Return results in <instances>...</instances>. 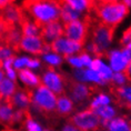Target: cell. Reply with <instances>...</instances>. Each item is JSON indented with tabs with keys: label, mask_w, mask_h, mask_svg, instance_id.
<instances>
[{
	"label": "cell",
	"mask_w": 131,
	"mask_h": 131,
	"mask_svg": "<svg viewBox=\"0 0 131 131\" xmlns=\"http://www.w3.org/2000/svg\"><path fill=\"white\" fill-rule=\"evenodd\" d=\"M21 8L26 15L35 22L40 30L48 22L60 20V12L57 1L51 0H25L21 2Z\"/></svg>",
	"instance_id": "6da1fadb"
},
{
	"label": "cell",
	"mask_w": 131,
	"mask_h": 131,
	"mask_svg": "<svg viewBox=\"0 0 131 131\" xmlns=\"http://www.w3.org/2000/svg\"><path fill=\"white\" fill-rule=\"evenodd\" d=\"M130 12V8H128L123 1L117 0H101L94 1L92 9V16L98 21L116 29Z\"/></svg>",
	"instance_id": "7a4b0ae2"
},
{
	"label": "cell",
	"mask_w": 131,
	"mask_h": 131,
	"mask_svg": "<svg viewBox=\"0 0 131 131\" xmlns=\"http://www.w3.org/2000/svg\"><path fill=\"white\" fill-rule=\"evenodd\" d=\"M31 107L37 113H40L43 118L50 120L57 117V96L41 84L36 88V91L34 89V101Z\"/></svg>",
	"instance_id": "3957f363"
},
{
	"label": "cell",
	"mask_w": 131,
	"mask_h": 131,
	"mask_svg": "<svg viewBox=\"0 0 131 131\" xmlns=\"http://www.w3.org/2000/svg\"><path fill=\"white\" fill-rule=\"evenodd\" d=\"M94 20L92 14L83 15L82 19L63 24V36L66 39L71 40L83 47L90 36L91 25Z\"/></svg>",
	"instance_id": "277c9868"
},
{
	"label": "cell",
	"mask_w": 131,
	"mask_h": 131,
	"mask_svg": "<svg viewBox=\"0 0 131 131\" xmlns=\"http://www.w3.org/2000/svg\"><path fill=\"white\" fill-rule=\"evenodd\" d=\"M63 83L64 89H67L70 93V99L77 106H84L93 94L99 91L97 84H86L80 81H77L73 77L63 73Z\"/></svg>",
	"instance_id": "5b68a950"
},
{
	"label": "cell",
	"mask_w": 131,
	"mask_h": 131,
	"mask_svg": "<svg viewBox=\"0 0 131 131\" xmlns=\"http://www.w3.org/2000/svg\"><path fill=\"white\" fill-rule=\"evenodd\" d=\"M67 121V124L72 126L78 131H99L101 129L100 117L90 108L70 116Z\"/></svg>",
	"instance_id": "8992f818"
},
{
	"label": "cell",
	"mask_w": 131,
	"mask_h": 131,
	"mask_svg": "<svg viewBox=\"0 0 131 131\" xmlns=\"http://www.w3.org/2000/svg\"><path fill=\"white\" fill-rule=\"evenodd\" d=\"M116 29L109 27V26L98 21L96 18L91 25V42L94 43L101 51L108 53V48L113 41V36Z\"/></svg>",
	"instance_id": "52a82bcc"
},
{
	"label": "cell",
	"mask_w": 131,
	"mask_h": 131,
	"mask_svg": "<svg viewBox=\"0 0 131 131\" xmlns=\"http://www.w3.org/2000/svg\"><path fill=\"white\" fill-rule=\"evenodd\" d=\"M40 73H41L40 79H41L42 84L45 87H47L57 97L67 93L64 89L63 76L61 74V72H58L52 66L45 63L41 67Z\"/></svg>",
	"instance_id": "ba28073f"
},
{
	"label": "cell",
	"mask_w": 131,
	"mask_h": 131,
	"mask_svg": "<svg viewBox=\"0 0 131 131\" xmlns=\"http://www.w3.org/2000/svg\"><path fill=\"white\" fill-rule=\"evenodd\" d=\"M51 51L54 52V54H62L64 57H69L73 53H78L82 47L76 42L68 40L66 38H59L57 40L52 41L50 43Z\"/></svg>",
	"instance_id": "9c48e42d"
},
{
	"label": "cell",
	"mask_w": 131,
	"mask_h": 131,
	"mask_svg": "<svg viewBox=\"0 0 131 131\" xmlns=\"http://www.w3.org/2000/svg\"><path fill=\"white\" fill-rule=\"evenodd\" d=\"M39 37L42 39L45 43H51L52 41L63 37V27L60 24V20L51 21L43 25L40 29Z\"/></svg>",
	"instance_id": "30bf717a"
},
{
	"label": "cell",
	"mask_w": 131,
	"mask_h": 131,
	"mask_svg": "<svg viewBox=\"0 0 131 131\" xmlns=\"http://www.w3.org/2000/svg\"><path fill=\"white\" fill-rule=\"evenodd\" d=\"M113 102L120 108L131 111V86L109 88Z\"/></svg>",
	"instance_id": "8fae6325"
},
{
	"label": "cell",
	"mask_w": 131,
	"mask_h": 131,
	"mask_svg": "<svg viewBox=\"0 0 131 131\" xmlns=\"http://www.w3.org/2000/svg\"><path fill=\"white\" fill-rule=\"evenodd\" d=\"M14 106L20 110H30V106L34 101V89L18 87L12 96Z\"/></svg>",
	"instance_id": "7c38bea8"
},
{
	"label": "cell",
	"mask_w": 131,
	"mask_h": 131,
	"mask_svg": "<svg viewBox=\"0 0 131 131\" xmlns=\"http://www.w3.org/2000/svg\"><path fill=\"white\" fill-rule=\"evenodd\" d=\"M26 16V12L21 6L17 5L15 1H11V4L7 6L4 10L0 11V17H2L8 24L12 26H17L20 24V21Z\"/></svg>",
	"instance_id": "4fadbf2b"
},
{
	"label": "cell",
	"mask_w": 131,
	"mask_h": 131,
	"mask_svg": "<svg viewBox=\"0 0 131 131\" xmlns=\"http://www.w3.org/2000/svg\"><path fill=\"white\" fill-rule=\"evenodd\" d=\"M76 110V104L67 93L57 97V117L69 118Z\"/></svg>",
	"instance_id": "5bb4252c"
},
{
	"label": "cell",
	"mask_w": 131,
	"mask_h": 131,
	"mask_svg": "<svg viewBox=\"0 0 131 131\" xmlns=\"http://www.w3.org/2000/svg\"><path fill=\"white\" fill-rule=\"evenodd\" d=\"M45 42L40 37H24L20 41V49L32 54H42V47Z\"/></svg>",
	"instance_id": "9a60e30c"
},
{
	"label": "cell",
	"mask_w": 131,
	"mask_h": 131,
	"mask_svg": "<svg viewBox=\"0 0 131 131\" xmlns=\"http://www.w3.org/2000/svg\"><path fill=\"white\" fill-rule=\"evenodd\" d=\"M21 38H22V34H21L20 28L14 27L12 29L9 30V32L7 35H6L1 46H7V47H9L15 52V53H18V52L21 51V49H20Z\"/></svg>",
	"instance_id": "2e32d148"
},
{
	"label": "cell",
	"mask_w": 131,
	"mask_h": 131,
	"mask_svg": "<svg viewBox=\"0 0 131 131\" xmlns=\"http://www.w3.org/2000/svg\"><path fill=\"white\" fill-rule=\"evenodd\" d=\"M14 101L12 97L4 98L0 103V123L5 124L6 127H9L11 123L12 114H14Z\"/></svg>",
	"instance_id": "e0dca14e"
},
{
	"label": "cell",
	"mask_w": 131,
	"mask_h": 131,
	"mask_svg": "<svg viewBox=\"0 0 131 131\" xmlns=\"http://www.w3.org/2000/svg\"><path fill=\"white\" fill-rule=\"evenodd\" d=\"M57 2H58V7H59V12H60V19L63 21V24L80 19L81 14L76 11L73 8H71L67 0H61V1L59 0Z\"/></svg>",
	"instance_id": "ac0fdd59"
},
{
	"label": "cell",
	"mask_w": 131,
	"mask_h": 131,
	"mask_svg": "<svg viewBox=\"0 0 131 131\" xmlns=\"http://www.w3.org/2000/svg\"><path fill=\"white\" fill-rule=\"evenodd\" d=\"M17 71H18L19 79L24 82V84L27 88L36 89V88H38L39 86H41L42 84L40 77L37 76V74H35L31 70H29V69H19Z\"/></svg>",
	"instance_id": "d6986e66"
},
{
	"label": "cell",
	"mask_w": 131,
	"mask_h": 131,
	"mask_svg": "<svg viewBox=\"0 0 131 131\" xmlns=\"http://www.w3.org/2000/svg\"><path fill=\"white\" fill-rule=\"evenodd\" d=\"M108 59L110 61L111 68L110 69H113L116 72H120L122 71L126 66L128 64V59L124 57L122 51L121 50H112L109 51V54H108Z\"/></svg>",
	"instance_id": "ffe728a7"
},
{
	"label": "cell",
	"mask_w": 131,
	"mask_h": 131,
	"mask_svg": "<svg viewBox=\"0 0 131 131\" xmlns=\"http://www.w3.org/2000/svg\"><path fill=\"white\" fill-rule=\"evenodd\" d=\"M19 27H20L21 34L24 37H39V35H40V30L27 15L20 21Z\"/></svg>",
	"instance_id": "44dd1931"
},
{
	"label": "cell",
	"mask_w": 131,
	"mask_h": 131,
	"mask_svg": "<svg viewBox=\"0 0 131 131\" xmlns=\"http://www.w3.org/2000/svg\"><path fill=\"white\" fill-rule=\"evenodd\" d=\"M71 8L78 12H84V15L91 14L94 6L93 0H67Z\"/></svg>",
	"instance_id": "7402d4cb"
},
{
	"label": "cell",
	"mask_w": 131,
	"mask_h": 131,
	"mask_svg": "<svg viewBox=\"0 0 131 131\" xmlns=\"http://www.w3.org/2000/svg\"><path fill=\"white\" fill-rule=\"evenodd\" d=\"M18 87L19 86L17 82L11 81L9 78H4L2 81L0 82V96L2 97V99L8 97H12Z\"/></svg>",
	"instance_id": "603a6c76"
},
{
	"label": "cell",
	"mask_w": 131,
	"mask_h": 131,
	"mask_svg": "<svg viewBox=\"0 0 131 131\" xmlns=\"http://www.w3.org/2000/svg\"><path fill=\"white\" fill-rule=\"evenodd\" d=\"M108 131H130L129 121L123 117L111 119L108 126Z\"/></svg>",
	"instance_id": "cb8c5ba5"
},
{
	"label": "cell",
	"mask_w": 131,
	"mask_h": 131,
	"mask_svg": "<svg viewBox=\"0 0 131 131\" xmlns=\"http://www.w3.org/2000/svg\"><path fill=\"white\" fill-rule=\"evenodd\" d=\"M21 128H24L27 131H50V130H43L40 127V124L38 122H36L32 118V114L30 111H28L26 114V119L25 121L21 123Z\"/></svg>",
	"instance_id": "d4e9b609"
},
{
	"label": "cell",
	"mask_w": 131,
	"mask_h": 131,
	"mask_svg": "<svg viewBox=\"0 0 131 131\" xmlns=\"http://www.w3.org/2000/svg\"><path fill=\"white\" fill-rule=\"evenodd\" d=\"M94 112H96L100 118H102V119H109V120L112 119V117L116 114L114 109L111 108L109 104H108V106H102V107L97 108V109L94 110Z\"/></svg>",
	"instance_id": "484cf974"
},
{
	"label": "cell",
	"mask_w": 131,
	"mask_h": 131,
	"mask_svg": "<svg viewBox=\"0 0 131 131\" xmlns=\"http://www.w3.org/2000/svg\"><path fill=\"white\" fill-rule=\"evenodd\" d=\"M110 102V98L107 96V94H103V93H100L97 98H94L92 100V102L90 103L89 108L91 110H96L97 108L99 107H102V106H108V103Z\"/></svg>",
	"instance_id": "4316f807"
},
{
	"label": "cell",
	"mask_w": 131,
	"mask_h": 131,
	"mask_svg": "<svg viewBox=\"0 0 131 131\" xmlns=\"http://www.w3.org/2000/svg\"><path fill=\"white\" fill-rule=\"evenodd\" d=\"M97 72H98V74H99V76L101 77V79H102L107 84L109 83V81L111 80V78H112V74H113L110 68L108 67V66L104 64L103 62H102V64L100 66V68L98 69Z\"/></svg>",
	"instance_id": "83f0119b"
},
{
	"label": "cell",
	"mask_w": 131,
	"mask_h": 131,
	"mask_svg": "<svg viewBox=\"0 0 131 131\" xmlns=\"http://www.w3.org/2000/svg\"><path fill=\"white\" fill-rule=\"evenodd\" d=\"M86 78H87V81H92V82L99 84V86H104V84H107L102 79H101V77L98 74V72H96V71H93L91 69H86Z\"/></svg>",
	"instance_id": "f1b7e54d"
},
{
	"label": "cell",
	"mask_w": 131,
	"mask_h": 131,
	"mask_svg": "<svg viewBox=\"0 0 131 131\" xmlns=\"http://www.w3.org/2000/svg\"><path fill=\"white\" fill-rule=\"evenodd\" d=\"M78 58L80 59V61L82 62V66L83 67H90V64H91V58H90V56L89 53H88V51H87V49H81V50L78 52Z\"/></svg>",
	"instance_id": "f546056e"
},
{
	"label": "cell",
	"mask_w": 131,
	"mask_h": 131,
	"mask_svg": "<svg viewBox=\"0 0 131 131\" xmlns=\"http://www.w3.org/2000/svg\"><path fill=\"white\" fill-rule=\"evenodd\" d=\"M43 59L46 62H48V64L52 66V67L53 66H60L62 63V58L58 54H46Z\"/></svg>",
	"instance_id": "4dcf8cb0"
},
{
	"label": "cell",
	"mask_w": 131,
	"mask_h": 131,
	"mask_svg": "<svg viewBox=\"0 0 131 131\" xmlns=\"http://www.w3.org/2000/svg\"><path fill=\"white\" fill-rule=\"evenodd\" d=\"M12 56H15V52L11 50L7 46H1L0 45V60L6 61L7 59H9Z\"/></svg>",
	"instance_id": "1f68e13d"
},
{
	"label": "cell",
	"mask_w": 131,
	"mask_h": 131,
	"mask_svg": "<svg viewBox=\"0 0 131 131\" xmlns=\"http://www.w3.org/2000/svg\"><path fill=\"white\" fill-rule=\"evenodd\" d=\"M130 42H131V26L123 31L122 37H121L119 43H120V46H122L123 48H126L127 46L130 43Z\"/></svg>",
	"instance_id": "d6a6232c"
},
{
	"label": "cell",
	"mask_w": 131,
	"mask_h": 131,
	"mask_svg": "<svg viewBox=\"0 0 131 131\" xmlns=\"http://www.w3.org/2000/svg\"><path fill=\"white\" fill-rule=\"evenodd\" d=\"M64 59L67 60L68 63H70L72 67H74L76 69H80V68H83L82 62L80 61V59L78 57H73V56H69V57H64Z\"/></svg>",
	"instance_id": "836d02e7"
},
{
	"label": "cell",
	"mask_w": 131,
	"mask_h": 131,
	"mask_svg": "<svg viewBox=\"0 0 131 131\" xmlns=\"http://www.w3.org/2000/svg\"><path fill=\"white\" fill-rule=\"evenodd\" d=\"M74 79L80 82H87V78H86V69L80 68V69H76L74 70Z\"/></svg>",
	"instance_id": "e575fe53"
},
{
	"label": "cell",
	"mask_w": 131,
	"mask_h": 131,
	"mask_svg": "<svg viewBox=\"0 0 131 131\" xmlns=\"http://www.w3.org/2000/svg\"><path fill=\"white\" fill-rule=\"evenodd\" d=\"M28 59H29V58H27V57L16 59V60L14 61V64H12V66H14V67H15L17 70L22 69L24 67H26V66H27V63H28Z\"/></svg>",
	"instance_id": "d590c367"
},
{
	"label": "cell",
	"mask_w": 131,
	"mask_h": 131,
	"mask_svg": "<svg viewBox=\"0 0 131 131\" xmlns=\"http://www.w3.org/2000/svg\"><path fill=\"white\" fill-rule=\"evenodd\" d=\"M40 64H41L40 59H36V58H29L28 59V63H27L28 68L35 69V68H39V67H40Z\"/></svg>",
	"instance_id": "8d00e7d4"
},
{
	"label": "cell",
	"mask_w": 131,
	"mask_h": 131,
	"mask_svg": "<svg viewBox=\"0 0 131 131\" xmlns=\"http://www.w3.org/2000/svg\"><path fill=\"white\" fill-rule=\"evenodd\" d=\"M5 70H6V73H7V76L8 78L10 79L11 81H14V82H16L17 81V74H16V71L14 70V68L10 67V68H5Z\"/></svg>",
	"instance_id": "74e56055"
},
{
	"label": "cell",
	"mask_w": 131,
	"mask_h": 131,
	"mask_svg": "<svg viewBox=\"0 0 131 131\" xmlns=\"http://www.w3.org/2000/svg\"><path fill=\"white\" fill-rule=\"evenodd\" d=\"M11 4V0H0V11L4 10V9Z\"/></svg>",
	"instance_id": "f35d334b"
},
{
	"label": "cell",
	"mask_w": 131,
	"mask_h": 131,
	"mask_svg": "<svg viewBox=\"0 0 131 131\" xmlns=\"http://www.w3.org/2000/svg\"><path fill=\"white\" fill-rule=\"evenodd\" d=\"M61 131H78V130L76 129V128H73L72 126H70V124H66L64 128Z\"/></svg>",
	"instance_id": "ab89813d"
},
{
	"label": "cell",
	"mask_w": 131,
	"mask_h": 131,
	"mask_svg": "<svg viewBox=\"0 0 131 131\" xmlns=\"http://www.w3.org/2000/svg\"><path fill=\"white\" fill-rule=\"evenodd\" d=\"M123 4L126 5L128 8H130V7H131V0H124V1H123Z\"/></svg>",
	"instance_id": "60d3db41"
},
{
	"label": "cell",
	"mask_w": 131,
	"mask_h": 131,
	"mask_svg": "<svg viewBox=\"0 0 131 131\" xmlns=\"http://www.w3.org/2000/svg\"><path fill=\"white\" fill-rule=\"evenodd\" d=\"M5 78V72L2 70H0V82H1L2 81V79H4Z\"/></svg>",
	"instance_id": "b9f144b4"
},
{
	"label": "cell",
	"mask_w": 131,
	"mask_h": 131,
	"mask_svg": "<svg viewBox=\"0 0 131 131\" xmlns=\"http://www.w3.org/2000/svg\"><path fill=\"white\" fill-rule=\"evenodd\" d=\"M1 131H17V130H15V129H11V128H9V127H6L4 130H1Z\"/></svg>",
	"instance_id": "7bdbcfd3"
},
{
	"label": "cell",
	"mask_w": 131,
	"mask_h": 131,
	"mask_svg": "<svg viewBox=\"0 0 131 131\" xmlns=\"http://www.w3.org/2000/svg\"><path fill=\"white\" fill-rule=\"evenodd\" d=\"M2 68H4V61H2V60H0V70H1Z\"/></svg>",
	"instance_id": "ee69618b"
},
{
	"label": "cell",
	"mask_w": 131,
	"mask_h": 131,
	"mask_svg": "<svg viewBox=\"0 0 131 131\" xmlns=\"http://www.w3.org/2000/svg\"><path fill=\"white\" fill-rule=\"evenodd\" d=\"M124 49H128V50H131V42H130V43L128 45V46H127V47L124 48Z\"/></svg>",
	"instance_id": "f6af8a7d"
},
{
	"label": "cell",
	"mask_w": 131,
	"mask_h": 131,
	"mask_svg": "<svg viewBox=\"0 0 131 131\" xmlns=\"http://www.w3.org/2000/svg\"><path fill=\"white\" fill-rule=\"evenodd\" d=\"M1 101H2V97L0 96V103H1Z\"/></svg>",
	"instance_id": "bcb514c9"
},
{
	"label": "cell",
	"mask_w": 131,
	"mask_h": 131,
	"mask_svg": "<svg viewBox=\"0 0 131 131\" xmlns=\"http://www.w3.org/2000/svg\"><path fill=\"white\" fill-rule=\"evenodd\" d=\"M130 131H131V127H130Z\"/></svg>",
	"instance_id": "7dc6e473"
}]
</instances>
